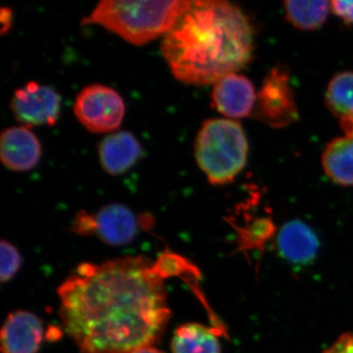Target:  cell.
Returning <instances> with one entry per match:
<instances>
[{"mask_svg": "<svg viewBox=\"0 0 353 353\" xmlns=\"http://www.w3.org/2000/svg\"><path fill=\"white\" fill-rule=\"evenodd\" d=\"M187 0H103L83 25H97L134 46H143L171 29Z\"/></svg>", "mask_w": 353, "mask_h": 353, "instance_id": "obj_3", "label": "cell"}, {"mask_svg": "<svg viewBox=\"0 0 353 353\" xmlns=\"http://www.w3.org/2000/svg\"><path fill=\"white\" fill-rule=\"evenodd\" d=\"M162 55L171 73L185 85H214L250 64L254 51L252 23L224 0H187L162 38Z\"/></svg>", "mask_w": 353, "mask_h": 353, "instance_id": "obj_2", "label": "cell"}, {"mask_svg": "<svg viewBox=\"0 0 353 353\" xmlns=\"http://www.w3.org/2000/svg\"><path fill=\"white\" fill-rule=\"evenodd\" d=\"M41 158V145L31 128H7L0 137V159L6 168L16 172L32 170Z\"/></svg>", "mask_w": 353, "mask_h": 353, "instance_id": "obj_11", "label": "cell"}, {"mask_svg": "<svg viewBox=\"0 0 353 353\" xmlns=\"http://www.w3.org/2000/svg\"><path fill=\"white\" fill-rule=\"evenodd\" d=\"M74 112L88 131L105 134L121 126L126 108L122 97L115 90L94 83L83 88L77 95Z\"/></svg>", "mask_w": 353, "mask_h": 353, "instance_id": "obj_6", "label": "cell"}, {"mask_svg": "<svg viewBox=\"0 0 353 353\" xmlns=\"http://www.w3.org/2000/svg\"><path fill=\"white\" fill-rule=\"evenodd\" d=\"M148 257L82 263L58 288L59 316L81 353H130L159 343L171 318Z\"/></svg>", "mask_w": 353, "mask_h": 353, "instance_id": "obj_1", "label": "cell"}, {"mask_svg": "<svg viewBox=\"0 0 353 353\" xmlns=\"http://www.w3.org/2000/svg\"><path fill=\"white\" fill-rule=\"evenodd\" d=\"M194 155L211 185L233 182L248 161V143L243 127L231 119L205 121L197 132Z\"/></svg>", "mask_w": 353, "mask_h": 353, "instance_id": "obj_4", "label": "cell"}, {"mask_svg": "<svg viewBox=\"0 0 353 353\" xmlns=\"http://www.w3.org/2000/svg\"><path fill=\"white\" fill-rule=\"evenodd\" d=\"M277 243L283 257L294 263L311 261L319 245L314 232L299 220L285 223L279 232Z\"/></svg>", "mask_w": 353, "mask_h": 353, "instance_id": "obj_13", "label": "cell"}, {"mask_svg": "<svg viewBox=\"0 0 353 353\" xmlns=\"http://www.w3.org/2000/svg\"><path fill=\"white\" fill-rule=\"evenodd\" d=\"M99 155L101 167L106 173L122 175L141 159L143 148L131 132H114L102 139Z\"/></svg>", "mask_w": 353, "mask_h": 353, "instance_id": "obj_12", "label": "cell"}, {"mask_svg": "<svg viewBox=\"0 0 353 353\" xmlns=\"http://www.w3.org/2000/svg\"><path fill=\"white\" fill-rule=\"evenodd\" d=\"M323 353H353V333L343 334Z\"/></svg>", "mask_w": 353, "mask_h": 353, "instance_id": "obj_22", "label": "cell"}, {"mask_svg": "<svg viewBox=\"0 0 353 353\" xmlns=\"http://www.w3.org/2000/svg\"><path fill=\"white\" fill-rule=\"evenodd\" d=\"M10 108L23 126H54L61 111V97L48 85L29 82L15 90Z\"/></svg>", "mask_w": 353, "mask_h": 353, "instance_id": "obj_8", "label": "cell"}, {"mask_svg": "<svg viewBox=\"0 0 353 353\" xmlns=\"http://www.w3.org/2000/svg\"><path fill=\"white\" fill-rule=\"evenodd\" d=\"M331 10L347 25H353V1H331Z\"/></svg>", "mask_w": 353, "mask_h": 353, "instance_id": "obj_21", "label": "cell"}, {"mask_svg": "<svg viewBox=\"0 0 353 353\" xmlns=\"http://www.w3.org/2000/svg\"><path fill=\"white\" fill-rule=\"evenodd\" d=\"M1 255V269H0V281L1 283L9 282L15 277L22 266V256L18 248L7 241H1L0 245Z\"/></svg>", "mask_w": 353, "mask_h": 353, "instance_id": "obj_20", "label": "cell"}, {"mask_svg": "<svg viewBox=\"0 0 353 353\" xmlns=\"http://www.w3.org/2000/svg\"><path fill=\"white\" fill-rule=\"evenodd\" d=\"M325 102L339 120L345 136L353 132V72L345 71L334 75L327 88Z\"/></svg>", "mask_w": 353, "mask_h": 353, "instance_id": "obj_14", "label": "cell"}, {"mask_svg": "<svg viewBox=\"0 0 353 353\" xmlns=\"http://www.w3.org/2000/svg\"><path fill=\"white\" fill-rule=\"evenodd\" d=\"M322 167L334 183L352 187L353 137H341L330 141L323 152Z\"/></svg>", "mask_w": 353, "mask_h": 353, "instance_id": "obj_15", "label": "cell"}, {"mask_svg": "<svg viewBox=\"0 0 353 353\" xmlns=\"http://www.w3.org/2000/svg\"><path fill=\"white\" fill-rule=\"evenodd\" d=\"M253 113L260 122L275 129L290 126L299 119L289 72L280 67L269 72L257 94Z\"/></svg>", "mask_w": 353, "mask_h": 353, "instance_id": "obj_7", "label": "cell"}, {"mask_svg": "<svg viewBox=\"0 0 353 353\" xmlns=\"http://www.w3.org/2000/svg\"><path fill=\"white\" fill-rule=\"evenodd\" d=\"M213 85V104L227 119L246 118L254 111L257 94L254 85L245 76L229 74Z\"/></svg>", "mask_w": 353, "mask_h": 353, "instance_id": "obj_9", "label": "cell"}, {"mask_svg": "<svg viewBox=\"0 0 353 353\" xmlns=\"http://www.w3.org/2000/svg\"><path fill=\"white\" fill-rule=\"evenodd\" d=\"M154 219L146 214L138 217L121 203L102 206L97 212L79 211L71 224V231L83 236H97L109 245H129L139 230H150Z\"/></svg>", "mask_w": 353, "mask_h": 353, "instance_id": "obj_5", "label": "cell"}, {"mask_svg": "<svg viewBox=\"0 0 353 353\" xmlns=\"http://www.w3.org/2000/svg\"><path fill=\"white\" fill-rule=\"evenodd\" d=\"M130 353H164L158 348L153 347V345H146V347H139L137 350H132Z\"/></svg>", "mask_w": 353, "mask_h": 353, "instance_id": "obj_23", "label": "cell"}, {"mask_svg": "<svg viewBox=\"0 0 353 353\" xmlns=\"http://www.w3.org/2000/svg\"><path fill=\"white\" fill-rule=\"evenodd\" d=\"M154 267L163 280L173 277L182 279L194 290L202 303L206 304L199 288V281L201 278V272L189 259L167 250L155 260Z\"/></svg>", "mask_w": 353, "mask_h": 353, "instance_id": "obj_17", "label": "cell"}, {"mask_svg": "<svg viewBox=\"0 0 353 353\" xmlns=\"http://www.w3.org/2000/svg\"><path fill=\"white\" fill-rule=\"evenodd\" d=\"M219 332L199 323H185L176 329L171 341L173 353H221Z\"/></svg>", "mask_w": 353, "mask_h": 353, "instance_id": "obj_16", "label": "cell"}, {"mask_svg": "<svg viewBox=\"0 0 353 353\" xmlns=\"http://www.w3.org/2000/svg\"><path fill=\"white\" fill-rule=\"evenodd\" d=\"M275 233V226L268 218H257L240 230L241 246L255 248L263 245Z\"/></svg>", "mask_w": 353, "mask_h": 353, "instance_id": "obj_19", "label": "cell"}, {"mask_svg": "<svg viewBox=\"0 0 353 353\" xmlns=\"http://www.w3.org/2000/svg\"><path fill=\"white\" fill-rule=\"evenodd\" d=\"M43 323L27 310L9 313L1 329L2 353H38L43 345Z\"/></svg>", "mask_w": 353, "mask_h": 353, "instance_id": "obj_10", "label": "cell"}, {"mask_svg": "<svg viewBox=\"0 0 353 353\" xmlns=\"http://www.w3.org/2000/svg\"><path fill=\"white\" fill-rule=\"evenodd\" d=\"M350 136H352L353 137V132H352V134H350Z\"/></svg>", "mask_w": 353, "mask_h": 353, "instance_id": "obj_24", "label": "cell"}, {"mask_svg": "<svg viewBox=\"0 0 353 353\" xmlns=\"http://www.w3.org/2000/svg\"><path fill=\"white\" fill-rule=\"evenodd\" d=\"M285 18L301 31H315L322 27L331 10L329 1H285Z\"/></svg>", "mask_w": 353, "mask_h": 353, "instance_id": "obj_18", "label": "cell"}]
</instances>
